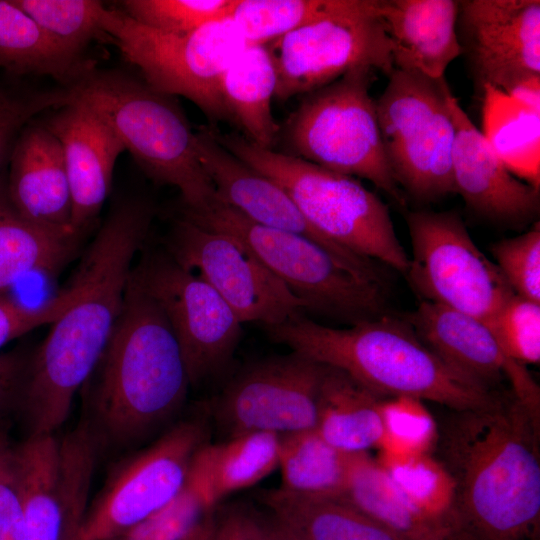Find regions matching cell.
<instances>
[{"label": "cell", "mask_w": 540, "mask_h": 540, "mask_svg": "<svg viewBox=\"0 0 540 540\" xmlns=\"http://www.w3.org/2000/svg\"><path fill=\"white\" fill-rule=\"evenodd\" d=\"M539 443L540 416L512 392L435 426L432 457L451 483L459 540H539Z\"/></svg>", "instance_id": "1"}, {"label": "cell", "mask_w": 540, "mask_h": 540, "mask_svg": "<svg viewBox=\"0 0 540 540\" xmlns=\"http://www.w3.org/2000/svg\"><path fill=\"white\" fill-rule=\"evenodd\" d=\"M152 206L129 199L114 206L85 252L75 279L78 299L32 351L16 414L27 436L53 434L92 374L122 309L132 260L144 243Z\"/></svg>", "instance_id": "2"}, {"label": "cell", "mask_w": 540, "mask_h": 540, "mask_svg": "<svg viewBox=\"0 0 540 540\" xmlns=\"http://www.w3.org/2000/svg\"><path fill=\"white\" fill-rule=\"evenodd\" d=\"M189 387L167 318L131 272L108 344L81 388L100 448L129 447L153 435L180 412Z\"/></svg>", "instance_id": "3"}, {"label": "cell", "mask_w": 540, "mask_h": 540, "mask_svg": "<svg viewBox=\"0 0 540 540\" xmlns=\"http://www.w3.org/2000/svg\"><path fill=\"white\" fill-rule=\"evenodd\" d=\"M265 330L273 342L344 372L383 398L405 397L467 410L488 406L504 394L447 365L405 319L382 315L341 329L301 313Z\"/></svg>", "instance_id": "4"}, {"label": "cell", "mask_w": 540, "mask_h": 540, "mask_svg": "<svg viewBox=\"0 0 540 540\" xmlns=\"http://www.w3.org/2000/svg\"><path fill=\"white\" fill-rule=\"evenodd\" d=\"M70 99L95 112L155 183L178 189L182 212H201L217 201L198 156L196 132L174 96L141 77L93 66L66 87Z\"/></svg>", "instance_id": "5"}, {"label": "cell", "mask_w": 540, "mask_h": 540, "mask_svg": "<svg viewBox=\"0 0 540 540\" xmlns=\"http://www.w3.org/2000/svg\"><path fill=\"white\" fill-rule=\"evenodd\" d=\"M209 128L224 148L278 183L307 222L327 239L362 258L407 273L410 259L387 205L357 178L262 148L239 134Z\"/></svg>", "instance_id": "6"}, {"label": "cell", "mask_w": 540, "mask_h": 540, "mask_svg": "<svg viewBox=\"0 0 540 540\" xmlns=\"http://www.w3.org/2000/svg\"><path fill=\"white\" fill-rule=\"evenodd\" d=\"M375 73L373 68L359 65L304 95L287 119L282 138L286 154L367 179L403 205L385 157L376 100L370 95Z\"/></svg>", "instance_id": "7"}, {"label": "cell", "mask_w": 540, "mask_h": 540, "mask_svg": "<svg viewBox=\"0 0 540 540\" xmlns=\"http://www.w3.org/2000/svg\"><path fill=\"white\" fill-rule=\"evenodd\" d=\"M182 218L231 235L246 245L305 305V311L355 324L384 315V285L353 271L302 235L256 224L217 199Z\"/></svg>", "instance_id": "8"}, {"label": "cell", "mask_w": 540, "mask_h": 540, "mask_svg": "<svg viewBox=\"0 0 540 540\" xmlns=\"http://www.w3.org/2000/svg\"><path fill=\"white\" fill-rule=\"evenodd\" d=\"M102 31L153 89L193 102L214 126L230 121L221 82L248 43L228 18L186 34L148 28L121 10L105 7Z\"/></svg>", "instance_id": "9"}, {"label": "cell", "mask_w": 540, "mask_h": 540, "mask_svg": "<svg viewBox=\"0 0 540 540\" xmlns=\"http://www.w3.org/2000/svg\"><path fill=\"white\" fill-rule=\"evenodd\" d=\"M444 77L394 68L376 100L385 157L398 186L421 202L455 193V130Z\"/></svg>", "instance_id": "10"}, {"label": "cell", "mask_w": 540, "mask_h": 540, "mask_svg": "<svg viewBox=\"0 0 540 540\" xmlns=\"http://www.w3.org/2000/svg\"><path fill=\"white\" fill-rule=\"evenodd\" d=\"M412 256L405 274L422 300L488 323L515 293L453 211H409Z\"/></svg>", "instance_id": "11"}, {"label": "cell", "mask_w": 540, "mask_h": 540, "mask_svg": "<svg viewBox=\"0 0 540 540\" xmlns=\"http://www.w3.org/2000/svg\"><path fill=\"white\" fill-rule=\"evenodd\" d=\"M380 0H360L348 11L299 27L268 45L275 62V96L306 95L367 65L389 76L392 45L379 15Z\"/></svg>", "instance_id": "12"}, {"label": "cell", "mask_w": 540, "mask_h": 540, "mask_svg": "<svg viewBox=\"0 0 540 540\" xmlns=\"http://www.w3.org/2000/svg\"><path fill=\"white\" fill-rule=\"evenodd\" d=\"M209 442L205 417L170 426L112 475L86 512L80 539L110 540L169 504L186 486L197 454Z\"/></svg>", "instance_id": "13"}, {"label": "cell", "mask_w": 540, "mask_h": 540, "mask_svg": "<svg viewBox=\"0 0 540 540\" xmlns=\"http://www.w3.org/2000/svg\"><path fill=\"white\" fill-rule=\"evenodd\" d=\"M100 447L81 419L63 439L32 435L17 444L23 489L21 540H81Z\"/></svg>", "instance_id": "14"}, {"label": "cell", "mask_w": 540, "mask_h": 540, "mask_svg": "<svg viewBox=\"0 0 540 540\" xmlns=\"http://www.w3.org/2000/svg\"><path fill=\"white\" fill-rule=\"evenodd\" d=\"M132 273L167 318L190 385L225 369L242 335V323L225 300L168 253L147 256Z\"/></svg>", "instance_id": "15"}, {"label": "cell", "mask_w": 540, "mask_h": 540, "mask_svg": "<svg viewBox=\"0 0 540 540\" xmlns=\"http://www.w3.org/2000/svg\"><path fill=\"white\" fill-rule=\"evenodd\" d=\"M325 365L298 353L256 361L215 398L213 418L225 439L255 432L277 435L313 430Z\"/></svg>", "instance_id": "16"}, {"label": "cell", "mask_w": 540, "mask_h": 540, "mask_svg": "<svg viewBox=\"0 0 540 540\" xmlns=\"http://www.w3.org/2000/svg\"><path fill=\"white\" fill-rule=\"evenodd\" d=\"M168 254L207 282L241 323L274 326L305 311L298 299L240 240L184 218L174 222Z\"/></svg>", "instance_id": "17"}, {"label": "cell", "mask_w": 540, "mask_h": 540, "mask_svg": "<svg viewBox=\"0 0 540 540\" xmlns=\"http://www.w3.org/2000/svg\"><path fill=\"white\" fill-rule=\"evenodd\" d=\"M456 29L478 99L540 80L539 0H461Z\"/></svg>", "instance_id": "18"}, {"label": "cell", "mask_w": 540, "mask_h": 540, "mask_svg": "<svg viewBox=\"0 0 540 540\" xmlns=\"http://www.w3.org/2000/svg\"><path fill=\"white\" fill-rule=\"evenodd\" d=\"M405 320L447 365L482 387L512 394L540 416V389L527 367L510 357L482 320L421 300Z\"/></svg>", "instance_id": "19"}, {"label": "cell", "mask_w": 540, "mask_h": 540, "mask_svg": "<svg viewBox=\"0 0 540 540\" xmlns=\"http://www.w3.org/2000/svg\"><path fill=\"white\" fill-rule=\"evenodd\" d=\"M196 138L200 162L219 201L256 224L313 240L360 276L383 284L377 262L346 250L314 229L278 183L224 148L209 126L196 131Z\"/></svg>", "instance_id": "20"}, {"label": "cell", "mask_w": 540, "mask_h": 540, "mask_svg": "<svg viewBox=\"0 0 540 540\" xmlns=\"http://www.w3.org/2000/svg\"><path fill=\"white\" fill-rule=\"evenodd\" d=\"M448 107L454 124L452 172L455 193L467 207L492 221L521 225L540 210L538 185L509 170L492 142L470 120L452 92Z\"/></svg>", "instance_id": "21"}, {"label": "cell", "mask_w": 540, "mask_h": 540, "mask_svg": "<svg viewBox=\"0 0 540 540\" xmlns=\"http://www.w3.org/2000/svg\"><path fill=\"white\" fill-rule=\"evenodd\" d=\"M44 125L61 145L72 199L71 226L83 234L110 194L124 146L95 112L75 100L59 107Z\"/></svg>", "instance_id": "22"}, {"label": "cell", "mask_w": 540, "mask_h": 540, "mask_svg": "<svg viewBox=\"0 0 540 540\" xmlns=\"http://www.w3.org/2000/svg\"><path fill=\"white\" fill-rule=\"evenodd\" d=\"M7 165V195L23 218L44 227L74 230L62 148L44 124L33 119L22 128Z\"/></svg>", "instance_id": "23"}, {"label": "cell", "mask_w": 540, "mask_h": 540, "mask_svg": "<svg viewBox=\"0 0 540 540\" xmlns=\"http://www.w3.org/2000/svg\"><path fill=\"white\" fill-rule=\"evenodd\" d=\"M459 1L380 0L379 15L392 45L394 68L440 79L461 55Z\"/></svg>", "instance_id": "24"}, {"label": "cell", "mask_w": 540, "mask_h": 540, "mask_svg": "<svg viewBox=\"0 0 540 540\" xmlns=\"http://www.w3.org/2000/svg\"><path fill=\"white\" fill-rule=\"evenodd\" d=\"M386 399L344 372L325 366L315 430L331 446L346 453L381 449L386 439Z\"/></svg>", "instance_id": "25"}, {"label": "cell", "mask_w": 540, "mask_h": 540, "mask_svg": "<svg viewBox=\"0 0 540 540\" xmlns=\"http://www.w3.org/2000/svg\"><path fill=\"white\" fill-rule=\"evenodd\" d=\"M339 497L403 540H458L444 520L414 503L367 452L354 455L345 492Z\"/></svg>", "instance_id": "26"}, {"label": "cell", "mask_w": 540, "mask_h": 540, "mask_svg": "<svg viewBox=\"0 0 540 540\" xmlns=\"http://www.w3.org/2000/svg\"><path fill=\"white\" fill-rule=\"evenodd\" d=\"M81 237L74 230L23 218L8 198L4 171L0 173V295L27 274H51L62 268L78 251Z\"/></svg>", "instance_id": "27"}, {"label": "cell", "mask_w": 540, "mask_h": 540, "mask_svg": "<svg viewBox=\"0 0 540 540\" xmlns=\"http://www.w3.org/2000/svg\"><path fill=\"white\" fill-rule=\"evenodd\" d=\"M277 73L267 44L248 45L228 66L221 82L223 102L231 122L254 144L273 149L280 133L271 102Z\"/></svg>", "instance_id": "28"}, {"label": "cell", "mask_w": 540, "mask_h": 540, "mask_svg": "<svg viewBox=\"0 0 540 540\" xmlns=\"http://www.w3.org/2000/svg\"><path fill=\"white\" fill-rule=\"evenodd\" d=\"M257 496L303 540H403L341 497L307 496L280 487L260 490Z\"/></svg>", "instance_id": "29"}, {"label": "cell", "mask_w": 540, "mask_h": 540, "mask_svg": "<svg viewBox=\"0 0 540 540\" xmlns=\"http://www.w3.org/2000/svg\"><path fill=\"white\" fill-rule=\"evenodd\" d=\"M279 461V435L247 433L207 443L192 471L213 505L227 495L251 487L271 474Z\"/></svg>", "instance_id": "30"}, {"label": "cell", "mask_w": 540, "mask_h": 540, "mask_svg": "<svg viewBox=\"0 0 540 540\" xmlns=\"http://www.w3.org/2000/svg\"><path fill=\"white\" fill-rule=\"evenodd\" d=\"M90 67L64 52L12 0H0V69L50 76L69 86Z\"/></svg>", "instance_id": "31"}, {"label": "cell", "mask_w": 540, "mask_h": 540, "mask_svg": "<svg viewBox=\"0 0 540 540\" xmlns=\"http://www.w3.org/2000/svg\"><path fill=\"white\" fill-rule=\"evenodd\" d=\"M355 454L331 446L315 429L279 435L280 488L307 496L339 497L345 492Z\"/></svg>", "instance_id": "32"}, {"label": "cell", "mask_w": 540, "mask_h": 540, "mask_svg": "<svg viewBox=\"0 0 540 540\" xmlns=\"http://www.w3.org/2000/svg\"><path fill=\"white\" fill-rule=\"evenodd\" d=\"M360 0H234L230 19L248 45H265L321 18L355 8Z\"/></svg>", "instance_id": "33"}, {"label": "cell", "mask_w": 540, "mask_h": 540, "mask_svg": "<svg viewBox=\"0 0 540 540\" xmlns=\"http://www.w3.org/2000/svg\"><path fill=\"white\" fill-rule=\"evenodd\" d=\"M64 52L83 60L95 38L105 36L101 20L105 5L95 0H12Z\"/></svg>", "instance_id": "34"}, {"label": "cell", "mask_w": 540, "mask_h": 540, "mask_svg": "<svg viewBox=\"0 0 540 540\" xmlns=\"http://www.w3.org/2000/svg\"><path fill=\"white\" fill-rule=\"evenodd\" d=\"M378 461L414 503L430 515L444 520L456 535L450 516L451 483L432 456L426 452L383 453Z\"/></svg>", "instance_id": "35"}, {"label": "cell", "mask_w": 540, "mask_h": 540, "mask_svg": "<svg viewBox=\"0 0 540 540\" xmlns=\"http://www.w3.org/2000/svg\"><path fill=\"white\" fill-rule=\"evenodd\" d=\"M213 507L191 470L186 486L169 504L110 540H183Z\"/></svg>", "instance_id": "36"}, {"label": "cell", "mask_w": 540, "mask_h": 540, "mask_svg": "<svg viewBox=\"0 0 540 540\" xmlns=\"http://www.w3.org/2000/svg\"><path fill=\"white\" fill-rule=\"evenodd\" d=\"M234 0H125L123 11L136 22L168 34H186L226 19Z\"/></svg>", "instance_id": "37"}, {"label": "cell", "mask_w": 540, "mask_h": 540, "mask_svg": "<svg viewBox=\"0 0 540 540\" xmlns=\"http://www.w3.org/2000/svg\"><path fill=\"white\" fill-rule=\"evenodd\" d=\"M506 353L527 366L540 361V303L512 295L486 323Z\"/></svg>", "instance_id": "38"}, {"label": "cell", "mask_w": 540, "mask_h": 540, "mask_svg": "<svg viewBox=\"0 0 540 540\" xmlns=\"http://www.w3.org/2000/svg\"><path fill=\"white\" fill-rule=\"evenodd\" d=\"M495 264L513 292L540 303V225L491 247Z\"/></svg>", "instance_id": "39"}, {"label": "cell", "mask_w": 540, "mask_h": 540, "mask_svg": "<svg viewBox=\"0 0 540 540\" xmlns=\"http://www.w3.org/2000/svg\"><path fill=\"white\" fill-rule=\"evenodd\" d=\"M420 402L405 397L384 401L386 439L381 448L383 453H423L432 445L436 425Z\"/></svg>", "instance_id": "40"}, {"label": "cell", "mask_w": 540, "mask_h": 540, "mask_svg": "<svg viewBox=\"0 0 540 540\" xmlns=\"http://www.w3.org/2000/svg\"><path fill=\"white\" fill-rule=\"evenodd\" d=\"M69 100L67 88L28 94L0 89V173L22 128L43 111L59 108Z\"/></svg>", "instance_id": "41"}, {"label": "cell", "mask_w": 540, "mask_h": 540, "mask_svg": "<svg viewBox=\"0 0 540 540\" xmlns=\"http://www.w3.org/2000/svg\"><path fill=\"white\" fill-rule=\"evenodd\" d=\"M23 489L15 444L6 421L0 422V540H21Z\"/></svg>", "instance_id": "42"}, {"label": "cell", "mask_w": 540, "mask_h": 540, "mask_svg": "<svg viewBox=\"0 0 540 540\" xmlns=\"http://www.w3.org/2000/svg\"><path fill=\"white\" fill-rule=\"evenodd\" d=\"M80 286L72 280L70 286L39 307H27L0 295V349L10 341L62 315L79 297Z\"/></svg>", "instance_id": "43"}, {"label": "cell", "mask_w": 540, "mask_h": 540, "mask_svg": "<svg viewBox=\"0 0 540 540\" xmlns=\"http://www.w3.org/2000/svg\"><path fill=\"white\" fill-rule=\"evenodd\" d=\"M31 354L22 348L0 353V422L18 410Z\"/></svg>", "instance_id": "44"}, {"label": "cell", "mask_w": 540, "mask_h": 540, "mask_svg": "<svg viewBox=\"0 0 540 540\" xmlns=\"http://www.w3.org/2000/svg\"><path fill=\"white\" fill-rule=\"evenodd\" d=\"M264 518L240 505L223 510L214 517L210 540H263Z\"/></svg>", "instance_id": "45"}, {"label": "cell", "mask_w": 540, "mask_h": 540, "mask_svg": "<svg viewBox=\"0 0 540 540\" xmlns=\"http://www.w3.org/2000/svg\"><path fill=\"white\" fill-rule=\"evenodd\" d=\"M263 540H303L286 525L271 516L270 520L264 519Z\"/></svg>", "instance_id": "46"}, {"label": "cell", "mask_w": 540, "mask_h": 540, "mask_svg": "<svg viewBox=\"0 0 540 540\" xmlns=\"http://www.w3.org/2000/svg\"><path fill=\"white\" fill-rule=\"evenodd\" d=\"M214 528V516L209 513L183 540H210Z\"/></svg>", "instance_id": "47"}]
</instances>
